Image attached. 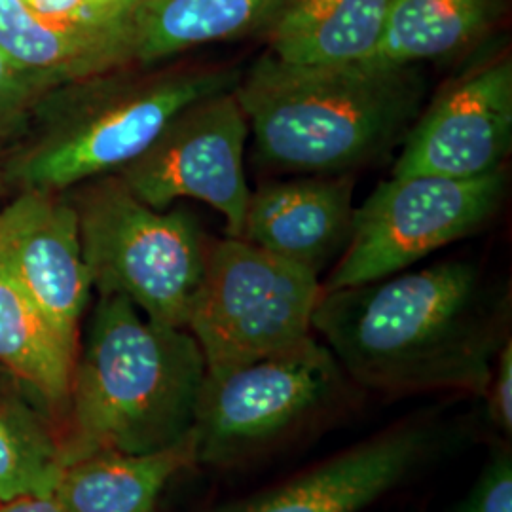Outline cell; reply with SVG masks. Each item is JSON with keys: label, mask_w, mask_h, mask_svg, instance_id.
Instances as JSON below:
<instances>
[{"label": "cell", "mask_w": 512, "mask_h": 512, "mask_svg": "<svg viewBox=\"0 0 512 512\" xmlns=\"http://www.w3.org/2000/svg\"><path fill=\"white\" fill-rule=\"evenodd\" d=\"M313 330L353 382L387 395L484 397L509 338V298L473 262L321 294Z\"/></svg>", "instance_id": "obj_1"}, {"label": "cell", "mask_w": 512, "mask_h": 512, "mask_svg": "<svg viewBox=\"0 0 512 512\" xmlns=\"http://www.w3.org/2000/svg\"><path fill=\"white\" fill-rule=\"evenodd\" d=\"M205 359L186 329L99 296L59 423L63 467L93 454H154L192 437Z\"/></svg>", "instance_id": "obj_2"}, {"label": "cell", "mask_w": 512, "mask_h": 512, "mask_svg": "<svg viewBox=\"0 0 512 512\" xmlns=\"http://www.w3.org/2000/svg\"><path fill=\"white\" fill-rule=\"evenodd\" d=\"M427 90L420 67H306L264 54L241 74L236 95L264 164L348 173L403 145Z\"/></svg>", "instance_id": "obj_3"}, {"label": "cell", "mask_w": 512, "mask_h": 512, "mask_svg": "<svg viewBox=\"0 0 512 512\" xmlns=\"http://www.w3.org/2000/svg\"><path fill=\"white\" fill-rule=\"evenodd\" d=\"M126 65L54 88L0 152L10 190L67 192L120 171L188 105L238 86L236 67Z\"/></svg>", "instance_id": "obj_4"}, {"label": "cell", "mask_w": 512, "mask_h": 512, "mask_svg": "<svg viewBox=\"0 0 512 512\" xmlns=\"http://www.w3.org/2000/svg\"><path fill=\"white\" fill-rule=\"evenodd\" d=\"M65 194L97 294L122 296L150 321L186 329L211 249L198 219L184 207L141 202L116 173Z\"/></svg>", "instance_id": "obj_5"}, {"label": "cell", "mask_w": 512, "mask_h": 512, "mask_svg": "<svg viewBox=\"0 0 512 512\" xmlns=\"http://www.w3.org/2000/svg\"><path fill=\"white\" fill-rule=\"evenodd\" d=\"M346 372L313 334L245 365L205 370L192 429L196 465L232 467L334 403Z\"/></svg>", "instance_id": "obj_6"}, {"label": "cell", "mask_w": 512, "mask_h": 512, "mask_svg": "<svg viewBox=\"0 0 512 512\" xmlns=\"http://www.w3.org/2000/svg\"><path fill=\"white\" fill-rule=\"evenodd\" d=\"M319 275L239 238L211 243L186 330L207 370L293 348L313 332Z\"/></svg>", "instance_id": "obj_7"}, {"label": "cell", "mask_w": 512, "mask_h": 512, "mask_svg": "<svg viewBox=\"0 0 512 512\" xmlns=\"http://www.w3.org/2000/svg\"><path fill=\"white\" fill-rule=\"evenodd\" d=\"M507 169L478 179L406 175L378 184L355 207L348 245L323 293L401 274L425 256L467 238L499 211Z\"/></svg>", "instance_id": "obj_8"}, {"label": "cell", "mask_w": 512, "mask_h": 512, "mask_svg": "<svg viewBox=\"0 0 512 512\" xmlns=\"http://www.w3.org/2000/svg\"><path fill=\"white\" fill-rule=\"evenodd\" d=\"M247 116L236 88L184 107L131 164L116 171L122 183L154 209L198 200L226 219L228 238H239L251 190L245 175Z\"/></svg>", "instance_id": "obj_9"}, {"label": "cell", "mask_w": 512, "mask_h": 512, "mask_svg": "<svg viewBox=\"0 0 512 512\" xmlns=\"http://www.w3.org/2000/svg\"><path fill=\"white\" fill-rule=\"evenodd\" d=\"M393 177L478 179L505 169L512 148V63L501 54L452 82L408 131Z\"/></svg>", "instance_id": "obj_10"}, {"label": "cell", "mask_w": 512, "mask_h": 512, "mask_svg": "<svg viewBox=\"0 0 512 512\" xmlns=\"http://www.w3.org/2000/svg\"><path fill=\"white\" fill-rule=\"evenodd\" d=\"M0 268L80 346V321L93 287L65 192L21 190L0 207Z\"/></svg>", "instance_id": "obj_11"}, {"label": "cell", "mask_w": 512, "mask_h": 512, "mask_svg": "<svg viewBox=\"0 0 512 512\" xmlns=\"http://www.w3.org/2000/svg\"><path fill=\"white\" fill-rule=\"evenodd\" d=\"M433 446L435 433L427 423L397 425L310 471L211 512H363L412 475Z\"/></svg>", "instance_id": "obj_12"}, {"label": "cell", "mask_w": 512, "mask_h": 512, "mask_svg": "<svg viewBox=\"0 0 512 512\" xmlns=\"http://www.w3.org/2000/svg\"><path fill=\"white\" fill-rule=\"evenodd\" d=\"M353 186L348 173L264 184L251 192L239 239L319 275L348 245Z\"/></svg>", "instance_id": "obj_13"}, {"label": "cell", "mask_w": 512, "mask_h": 512, "mask_svg": "<svg viewBox=\"0 0 512 512\" xmlns=\"http://www.w3.org/2000/svg\"><path fill=\"white\" fill-rule=\"evenodd\" d=\"M0 50L50 88L133 65L135 25L55 27L0 0Z\"/></svg>", "instance_id": "obj_14"}, {"label": "cell", "mask_w": 512, "mask_h": 512, "mask_svg": "<svg viewBox=\"0 0 512 512\" xmlns=\"http://www.w3.org/2000/svg\"><path fill=\"white\" fill-rule=\"evenodd\" d=\"M395 0H289L268 25V52L289 65L340 67L376 54Z\"/></svg>", "instance_id": "obj_15"}, {"label": "cell", "mask_w": 512, "mask_h": 512, "mask_svg": "<svg viewBox=\"0 0 512 512\" xmlns=\"http://www.w3.org/2000/svg\"><path fill=\"white\" fill-rule=\"evenodd\" d=\"M190 467L192 437L154 454H93L67 463L52 494L67 512H158L169 482Z\"/></svg>", "instance_id": "obj_16"}, {"label": "cell", "mask_w": 512, "mask_h": 512, "mask_svg": "<svg viewBox=\"0 0 512 512\" xmlns=\"http://www.w3.org/2000/svg\"><path fill=\"white\" fill-rule=\"evenodd\" d=\"M78 344L0 268V368L44 404L57 423L65 414Z\"/></svg>", "instance_id": "obj_17"}, {"label": "cell", "mask_w": 512, "mask_h": 512, "mask_svg": "<svg viewBox=\"0 0 512 512\" xmlns=\"http://www.w3.org/2000/svg\"><path fill=\"white\" fill-rule=\"evenodd\" d=\"M289 0H141L135 12V65H160L205 44L251 35Z\"/></svg>", "instance_id": "obj_18"}, {"label": "cell", "mask_w": 512, "mask_h": 512, "mask_svg": "<svg viewBox=\"0 0 512 512\" xmlns=\"http://www.w3.org/2000/svg\"><path fill=\"white\" fill-rule=\"evenodd\" d=\"M507 12V0H395L384 38L366 63L420 67L458 57L486 37Z\"/></svg>", "instance_id": "obj_19"}, {"label": "cell", "mask_w": 512, "mask_h": 512, "mask_svg": "<svg viewBox=\"0 0 512 512\" xmlns=\"http://www.w3.org/2000/svg\"><path fill=\"white\" fill-rule=\"evenodd\" d=\"M61 471L54 414L6 374V382H0V501L52 494Z\"/></svg>", "instance_id": "obj_20"}, {"label": "cell", "mask_w": 512, "mask_h": 512, "mask_svg": "<svg viewBox=\"0 0 512 512\" xmlns=\"http://www.w3.org/2000/svg\"><path fill=\"white\" fill-rule=\"evenodd\" d=\"M52 90L0 50V152L27 131L38 103Z\"/></svg>", "instance_id": "obj_21"}, {"label": "cell", "mask_w": 512, "mask_h": 512, "mask_svg": "<svg viewBox=\"0 0 512 512\" xmlns=\"http://www.w3.org/2000/svg\"><path fill=\"white\" fill-rule=\"evenodd\" d=\"M458 512H512L511 454H495Z\"/></svg>", "instance_id": "obj_22"}, {"label": "cell", "mask_w": 512, "mask_h": 512, "mask_svg": "<svg viewBox=\"0 0 512 512\" xmlns=\"http://www.w3.org/2000/svg\"><path fill=\"white\" fill-rule=\"evenodd\" d=\"M35 18L55 27H114L135 25L133 19L103 16L93 0H21Z\"/></svg>", "instance_id": "obj_23"}, {"label": "cell", "mask_w": 512, "mask_h": 512, "mask_svg": "<svg viewBox=\"0 0 512 512\" xmlns=\"http://www.w3.org/2000/svg\"><path fill=\"white\" fill-rule=\"evenodd\" d=\"M488 414L495 427L511 437L512 431V344L511 340L501 348L495 359L494 374L486 389Z\"/></svg>", "instance_id": "obj_24"}, {"label": "cell", "mask_w": 512, "mask_h": 512, "mask_svg": "<svg viewBox=\"0 0 512 512\" xmlns=\"http://www.w3.org/2000/svg\"><path fill=\"white\" fill-rule=\"evenodd\" d=\"M0 512H67L54 494L19 495L0 501Z\"/></svg>", "instance_id": "obj_25"}, {"label": "cell", "mask_w": 512, "mask_h": 512, "mask_svg": "<svg viewBox=\"0 0 512 512\" xmlns=\"http://www.w3.org/2000/svg\"><path fill=\"white\" fill-rule=\"evenodd\" d=\"M97 10L112 19H133L141 0H93Z\"/></svg>", "instance_id": "obj_26"}, {"label": "cell", "mask_w": 512, "mask_h": 512, "mask_svg": "<svg viewBox=\"0 0 512 512\" xmlns=\"http://www.w3.org/2000/svg\"><path fill=\"white\" fill-rule=\"evenodd\" d=\"M10 190V186L6 183V179H4V173H2V167H0V200L4 198V194Z\"/></svg>", "instance_id": "obj_27"}]
</instances>
